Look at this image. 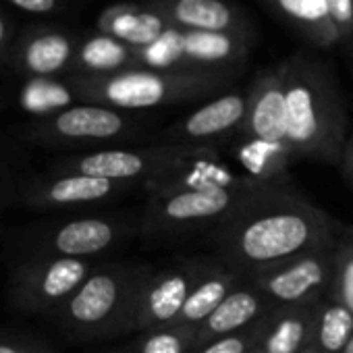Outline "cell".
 I'll return each mask as SVG.
<instances>
[{
    "label": "cell",
    "mask_w": 353,
    "mask_h": 353,
    "mask_svg": "<svg viewBox=\"0 0 353 353\" xmlns=\"http://www.w3.org/2000/svg\"><path fill=\"white\" fill-rule=\"evenodd\" d=\"M287 143L295 160L339 166L347 119L330 71L310 54L285 59Z\"/></svg>",
    "instance_id": "obj_2"
},
{
    "label": "cell",
    "mask_w": 353,
    "mask_h": 353,
    "mask_svg": "<svg viewBox=\"0 0 353 353\" xmlns=\"http://www.w3.org/2000/svg\"><path fill=\"white\" fill-rule=\"evenodd\" d=\"M303 353H316V351H312V349H305Z\"/></svg>",
    "instance_id": "obj_39"
},
{
    "label": "cell",
    "mask_w": 353,
    "mask_h": 353,
    "mask_svg": "<svg viewBox=\"0 0 353 353\" xmlns=\"http://www.w3.org/2000/svg\"><path fill=\"white\" fill-rule=\"evenodd\" d=\"M21 106L23 110L36 114V119H44L57 114L65 108L79 104V96L75 88L59 79H30L21 90Z\"/></svg>",
    "instance_id": "obj_26"
},
{
    "label": "cell",
    "mask_w": 353,
    "mask_h": 353,
    "mask_svg": "<svg viewBox=\"0 0 353 353\" xmlns=\"http://www.w3.org/2000/svg\"><path fill=\"white\" fill-rule=\"evenodd\" d=\"M7 42H9V26L3 19V15H0V52L7 48Z\"/></svg>",
    "instance_id": "obj_34"
},
{
    "label": "cell",
    "mask_w": 353,
    "mask_h": 353,
    "mask_svg": "<svg viewBox=\"0 0 353 353\" xmlns=\"http://www.w3.org/2000/svg\"><path fill=\"white\" fill-rule=\"evenodd\" d=\"M233 156L245 176L264 185H287L289 166L295 162L287 141H266L256 137H239Z\"/></svg>",
    "instance_id": "obj_21"
},
{
    "label": "cell",
    "mask_w": 353,
    "mask_h": 353,
    "mask_svg": "<svg viewBox=\"0 0 353 353\" xmlns=\"http://www.w3.org/2000/svg\"><path fill=\"white\" fill-rule=\"evenodd\" d=\"M145 125L133 112L79 102L57 114L36 119L23 131L28 141L44 148L61 150H98L110 148L108 143H123L139 137Z\"/></svg>",
    "instance_id": "obj_8"
},
{
    "label": "cell",
    "mask_w": 353,
    "mask_h": 353,
    "mask_svg": "<svg viewBox=\"0 0 353 353\" xmlns=\"http://www.w3.org/2000/svg\"><path fill=\"white\" fill-rule=\"evenodd\" d=\"M152 274V266L135 262L96 266L52 320L79 341L137 334L139 301Z\"/></svg>",
    "instance_id": "obj_3"
},
{
    "label": "cell",
    "mask_w": 353,
    "mask_h": 353,
    "mask_svg": "<svg viewBox=\"0 0 353 353\" xmlns=\"http://www.w3.org/2000/svg\"><path fill=\"white\" fill-rule=\"evenodd\" d=\"M248 114V92L231 90L204 102L183 119L168 125L160 135L158 143L179 145H210L229 137H239Z\"/></svg>",
    "instance_id": "obj_14"
},
{
    "label": "cell",
    "mask_w": 353,
    "mask_h": 353,
    "mask_svg": "<svg viewBox=\"0 0 353 353\" xmlns=\"http://www.w3.org/2000/svg\"><path fill=\"white\" fill-rule=\"evenodd\" d=\"M216 258H188L150 276L137 312V334L176 324L183 305L198 281L212 268Z\"/></svg>",
    "instance_id": "obj_13"
},
{
    "label": "cell",
    "mask_w": 353,
    "mask_h": 353,
    "mask_svg": "<svg viewBox=\"0 0 353 353\" xmlns=\"http://www.w3.org/2000/svg\"><path fill=\"white\" fill-rule=\"evenodd\" d=\"M264 188L268 185L245 176L233 185L150 194L141 210L139 235L143 239H174L202 231L212 233Z\"/></svg>",
    "instance_id": "obj_5"
},
{
    "label": "cell",
    "mask_w": 353,
    "mask_h": 353,
    "mask_svg": "<svg viewBox=\"0 0 353 353\" xmlns=\"http://www.w3.org/2000/svg\"><path fill=\"white\" fill-rule=\"evenodd\" d=\"M75 44L59 32L30 36L15 54V69L32 79H52L69 69L75 61Z\"/></svg>",
    "instance_id": "obj_20"
},
{
    "label": "cell",
    "mask_w": 353,
    "mask_h": 353,
    "mask_svg": "<svg viewBox=\"0 0 353 353\" xmlns=\"http://www.w3.org/2000/svg\"><path fill=\"white\" fill-rule=\"evenodd\" d=\"M219 156L210 145H179V143H154L137 148H98L69 154L50 166V172H77L98 179L121 183L154 185L198 160Z\"/></svg>",
    "instance_id": "obj_6"
},
{
    "label": "cell",
    "mask_w": 353,
    "mask_h": 353,
    "mask_svg": "<svg viewBox=\"0 0 353 353\" xmlns=\"http://www.w3.org/2000/svg\"><path fill=\"white\" fill-rule=\"evenodd\" d=\"M245 279L248 276L243 272L231 268L229 264L216 258L212 268L198 281V285L190 293L176 324L198 328Z\"/></svg>",
    "instance_id": "obj_22"
},
{
    "label": "cell",
    "mask_w": 353,
    "mask_h": 353,
    "mask_svg": "<svg viewBox=\"0 0 353 353\" xmlns=\"http://www.w3.org/2000/svg\"><path fill=\"white\" fill-rule=\"evenodd\" d=\"M250 48V36L168 28L154 44L137 50V65L158 71H237Z\"/></svg>",
    "instance_id": "obj_9"
},
{
    "label": "cell",
    "mask_w": 353,
    "mask_h": 353,
    "mask_svg": "<svg viewBox=\"0 0 353 353\" xmlns=\"http://www.w3.org/2000/svg\"><path fill=\"white\" fill-rule=\"evenodd\" d=\"M268 3L316 46L330 48L341 42L326 0H268Z\"/></svg>",
    "instance_id": "obj_24"
},
{
    "label": "cell",
    "mask_w": 353,
    "mask_h": 353,
    "mask_svg": "<svg viewBox=\"0 0 353 353\" xmlns=\"http://www.w3.org/2000/svg\"><path fill=\"white\" fill-rule=\"evenodd\" d=\"M250 353H264V351H262V349H258V347H256V349H252V351H250Z\"/></svg>",
    "instance_id": "obj_37"
},
{
    "label": "cell",
    "mask_w": 353,
    "mask_h": 353,
    "mask_svg": "<svg viewBox=\"0 0 353 353\" xmlns=\"http://www.w3.org/2000/svg\"><path fill=\"white\" fill-rule=\"evenodd\" d=\"M98 264L81 258L26 256L11 272L9 299L26 312L52 318Z\"/></svg>",
    "instance_id": "obj_10"
},
{
    "label": "cell",
    "mask_w": 353,
    "mask_h": 353,
    "mask_svg": "<svg viewBox=\"0 0 353 353\" xmlns=\"http://www.w3.org/2000/svg\"><path fill=\"white\" fill-rule=\"evenodd\" d=\"M264 320L266 318H262L260 322H256V324H252L239 332L225 334V336H219L214 341H208V343L196 347L194 353H250L252 349L258 347V343L262 339Z\"/></svg>",
    "instance_id": "obj_29"
},
{
    "label": "cell",
    "mask_w": 353,
    "mask_h": 353,
    "mask_svg": "<svg viewBox=\"0 0 353 353\" xmlns=\"http://www.w3.org/2000/svg\"><path fill=\"white\" fill-rule=\"evenodd\" d=\"M0 353H54V351L36 341L0 334Z\"/></svg>",
    "instance_id": "obj_31"
},
{
    "label": "cell",
    "mask_w": 353,
    "mask_h": 353,
    "mask_svg": "<svg viewBox=\"0 0 353 353\" xmlns=\"http://www.w3.org/2000/svg\"><path fill=\"white\" fill-rule=\"evenodd\" d=\"M341 231L330 214L287 183L258 192L210 233V243L219 260L252 276L295 256L336 245Z\"/></svg>",
    "instance_id": "obj_1"
},
{
    "label": "cell",
    "mask_w": 353,
    "mask_h": 353,
    "mask_svg": "<svg viewBox=\"0 0 353 353\" xmlns=\"http://www.w3.org/2000/svg\"><path fill=\"white\" fill-rule=\"evenodd\" d=\"M11 3L28 13H52L59 0H11Z\"/></svg>",
    "instance_id": "obj_33"
},
{
    "label": "cell",
    "mask_w": 353,
    "mask_h": 353,
    "mask_svg": "<svg viewBox=\"0 0 353 353\" xmlns=\"http://www.w3.org/2000/svg\"><path fill=\"white\" fill-rule=\"evenodd\" d=\"M9 194H11V188H9V183L0 179V208H3V206L7 204V200H9Z\"/></svg>",
    "instance_id": "obj_35"
},
{
    "label": "cell",
    "mask_w": 353,
    "mask_h": 353,
    "mask_svg": "<svg viewBox=\"0 0 353 353\" xmlns=\"http://www.w3.org/2000/svg\"><path fill=\"white\" fill-rule=\"evenodd\" d=\"M351 336L353 312L332 295H324L316 312L310 349L316 353H341Z\"/></svg>",
    "instance_id": "obj_25"
},
{
    "label": "cell",
    "mask_w": 353,
    "mask_h": 353,
    "mask_svg": "<svg viewBox=\"0 0 353 353\" xmlns=\"http://www.w3.org/2000/svg\"><path fill=\"white\" fill-rule=\"evenodd\" d=\"M341 42H353V0H326Z\"/></svg>",
    "instance_id": "obj_30"
},
{
    "label": "cell",
    "mask_w": 353,
    "mask_h": 353,
    "mask_svg": "<svg viewBox=\"0 0 353 353\" xmlns=\"http://www.w3.org/2000/svg\"><path fill=\"white\" fill-rule=\"evenodd\" d=\"M334 248L314 250L248 276L274 305L316 301L328 295L334 274Z\"/></svg>",
    "instance_id": "obj_12"
},
{
    "label": "cell",
    "mask_w": 353,
    "mask_h": 353,
    "mask_svg": "<svg viewBox=\"0 0 353 353\" xmlns=\"http://www.w3.org/2000/svg\"><path fill=\"white\" fill-rule=\"evenodd\" d=\"M143 192L141 185L121 183L77 172H44L26 181L19 188L21 202L40 212L71 210L83 206H98L117 202L129 194Z\"/></svg>",
    "instance_id": "obj_11"
},
{
    "label": "cell",
    "mask_w": 353,
    "mask_h": 353,
    "mask_svg": "<svg viewBox=\"0 0 353 353\" xmlns=\"http://www.w3.org/2000/svg\"><path fill=\"white\" fill-rule=\"evenodd\" d=\"M341 353H353V336L349 339V343L345 345V349H343Z\"/></svg>",
    "instance_id": "obj_36"
},
{
    "label": "cell",
    "mask_w": 353,
    "mask_h": 353,
    "mask_svg": "<svg viewBox=\"0 0 353 353\" xmlns=\"http://www.w3.org/2000/svg\"><path fill=\"white\" fill-rule=\"evenodd\" d=\"M170 26L166 19L148 3V5H133L123 3L106 9L98 19L100 34L112 36L119 42L141 50L154 44Z\"/></svg>",
    "instance_id": "obj_19"
},
{
    "label": "cell",
    "mask_w": 353,
    "mask_h": 353,
    "mask_svg": "<svg viewBox=\"0 0 353 353\" xmlns=\"http://www.w3.org/2000/svg\"><path fill=\"white\" fill-rule=\"evenodd\" d=\"M133 67H139L135 48L119 42L112 36L96 34L81 42L75 52L71 71L75 73V77H100Z\"/></svg>",
    "instance_id": "obj_23"
},
{
    "label": "cell",
    "mask_w": 353,
    "mask_h": 353,
    "mask_svg": "<svg viewBox=\"0 0 353 353\" xmlns=\"http://www.w3.org/2000/svg\"><path fill=\"white\" fill-rule=\"evenodd\" d=\"M239 137L287 141L285 61L264 69L248 90V114Z\"/></svg>",
    "instance_id": "obj_15"
},
{
    "label": "cell",
    "mask_w": 353,
    "mask_h": 353,
    "mask_svg": "<svg viewBox=\"0 0 353 353\" xmlns=\"http://www.w3.org/2000/svg\"><path fill=\"white\" fill-rule=\"evenodd\" d=\"M320 301L322 299L276 305L264 320L258 349L264 353H303L310 349Z\"/></svg>",
    "instance_id": "obj_18"
},
{
    "label": "cell",
    "mask_w": 353,
    "mask_h": 353,
    "mask_svg": "<svg viewBox=\"0 0 353 353\" xmlns=\"http://www.w3.org/2000/svg\"><path fill=\"white\" fill-rule=\"evenodd\" d=\"M141 214H79L40 225L26 235V256H59L92 260L114 252L139 235Z\"/></svg>",
    "instance_id": "obj_7"
},
{
    "label": "cell",
    "mask_w": 353,
    "mask_h": 353,
    "mask_svg": "<svg viewBox=\"0 0 353 353\" xmlns=\"http://www.w3.org/2000/svg\"><path fill=\"white\" fill-rule=\"evenodd\" d=\"M196 328L183 324H170L139 332L133 353H194Z\"/></svg>",
    "instance_id": "obj_27"
},
{
    "label": "cell",
    "mask_w": 353,
    "mask_h": 353,
    "mask_svg": "<svg viewBox=\"0 0 353 353\" xmlns=\"http://www.w3.org/2000/svg\"><path fill=\"white\" fill-rule=\"evenodd\" d=\"M112 353H133V349L131 351H112Z\"/></svg>",
    "instance_id": "obj_38"
},
{
    "label": "cell",
    "mask_w": 353,
    "mask_h": 353,
    "mask_svg": "<svg viewBox=\"0 0 353 353\" xmlns=\"http://www.w3.org/2000/svg\"><path fill=\"white\" fill-rule=\"evenodd\" d=\"M343 174V179L347 181V185L351 188L353 192V133L347 137L345 145H343V152H341V160H339V166H336Z\"/></svg>",
    "instance_id": "obj_32"
},
{
    "label": "cell",
    "mask_w": 353,
    "mask_h": 353,
    "mask_svg": "<svg viewBox=\"0 0 353 353\" xmlns=\"http://www.w3.org/2000/svg\"><path fill=\"white\" fill-rule=\"evenodd\" d=\"M328 295L353 312V229H343L334 248V274Z\"/></svg>",
    "instance_id": "obj_28"
},
{
    "label": "cell",
    "mask_w": 353,
    "mask_h": 353,
    "mask_svg": "<svg viewBox=\"0 0 353 353\" xmlns=\"http://www.w3.org/2000/svg\"><path fill=\"white\" fill-rule=\"evenodd\" d=\"M276 305L250 281L245 279L227 299L196 328V347L214 341L225 334L239 332L262 318H266Z\"/></svg>",
    "instance_id": "obj_17"
},
{
    "label": "cell",
    "mask_w": 353,
    "mask_h": 353,
    "mask_svg": "<svg viewBox=\"0 0 353 353\" xmlns=\"http://www.w3.org/2000/svg\"><path fill=\"white\" fill-rule=\"evenodd\" d=\"M150 5L176 30L250 36L243 15L227 0H150Z\"/></svg>",
    "instance_id": "obj_16"
},
{
    "label": "cell",
    "mask_w": 353,
    "mask_h": 353,
    "mask_svg": "<svg viewBox=\"0 0 353 353\" xmlns=\"http://www.w3.org/2000/svg\"><path fill=\"white\" fill-rule=\"evenodd\" d=\"M237 71H158L145 67L125 69L100 77H73L81 102L123 112L154 110L223 94Z\"/></svg>",
    "instance_id": "obj_4"
}]
</instances>
